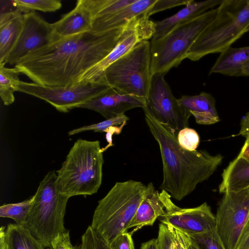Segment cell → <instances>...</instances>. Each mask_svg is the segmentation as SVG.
Returning a JSON list of instances; mask_svg holds the SVG:
<instances>
[{"label":"cell","mask_w":249,"mask_h":249,"mask_svg":"<svg viewBox=\"0 0 249 249\" xmlns=\"http://www.w3.org/2000/svg\"><path fill=\"white\" fill-rule=\"evenodd\" d=\"M125 26L101 33L90 31L59 37L27 54L14 67L41 85H77L88 70L113 49Z\"/></svg>","instance_id":"1"},{"label":"cell","mask_w":249,"mask_h":249,"mask_svg":"<svg viewBox=\"0 0 249 249\" xmlns=\"http://www.w3.org/2000/svg\"><path fill=\"white\" fill-rule=\"evenodd\" d=\"M143 111L146 124L160 147L163 165L160 189L181 200L214 173L223 157L212 155L205 150L189 151L182 148L177 133L160 123L147 110Z\"/></svg>","instance_id":"2"},{"label":"cell","mask_w":249,"mask_h":249,"mask_svg":"<svg viewBox=\"0 0 249 249\" xmlns=\"http://www.w3.org/2000/svg\"><path fill=\"white\" fill-rule=\"evenodd\" d=\"M103 153L99 141L78 139L56 171L58 192L69 198L96 193L102 182Z\"/></svg>","instance_id":"3"},{"label":"cell","mask_w":249,"mask_h":249,"mask_svg":"<svg viewBox=\"0 0 249 249\" xmlns=\"http://www.w3.org/2000/svg\"><path fill=\"white\" fill-rule=\"evenodd\" d=\"M249 32V0H222L212 22L196 39L186 58L196 61L221 53Z\"/></svg>","instance_id":"4"},{"label":"cell","mask_w":249,"mask_h":249,"mask_svg":"<svg viewBox=\"0 0 249 249\" xmlns=\"http://www.w3.org/2000/svg\"><path fill=\"white\" fill-rule=\"evenodd\" d=\"M146 190V185L141 181L116 182L98 201L91 227L109 244L119 234L127 231Z\"/></svg>","instance_id":"5"},{"label":"cell","mask_w":249,"mask_h":249,"mask_svg":"<svg viewBox=\"0 0 249 249\" xmlns=\"http://www.w3.org/2000/svg\"><path fill=\"white\" fill-rule=\"evenodd\" d=\"M56 177V172L50 171L40 182L22 226L48 249H53V240L67 231L64 218L69 197L57 190Z\"/></svg>","instance_id":"6"},{"label":"cell","mask_w":249,"mask_h":249,"mask_svg":"<svg viewBox=\"0 0 249 249\" xmlns=\"http://www.w3.org/2000/svg\"><path fill=\"white\" fill-rule=\"evenodd\" d=\"M216 8L180 24L161 38L151 41V72L166 74L186 58V54L196 39L212 22Z\"/></svg>","instance_id":"7"},{"label":"cell","mask_w":249,"mask_h":249,"mask_svg":"<svg viewBox=\"0 0 249 249\" xmlns=\"http://www.w3.org/2000/svg\"><path fill=\"white\" fill-rule=\"evenodd\" d=\"M151 44L143 40L111 64L99 82L146 100L150 87Z\"/></svg>","instance_id":"8"},{"label":"cell","mask_w":249,"mask_h":249,"mask_svg":"<svg viewBox=\"0 0 249 249\" xmlns=\"http://www.w3.org/2000/svg\"><path fill=\"white\" fill-rule=\"evenodd\" d=\"M110 88L108 85L101 82L62 87L41 85L20 81L17 86V91L43 100L57 110L67 113Z\"/></svg>","instance_id":"9"},{"label":"cell","mask_w":249,"mask_h":249,"mask_svg":"<svg viewBox=\"0 0 249 249\" xmlns=\"http://www.w3.org/2000/svg\"><path fill=\"white\" fill-rule=\"evenodd\" d=\"M249 217V188L224 194L215 215L216 231L225 249H237Z\"/></svg>","instance_id":"10"},{"label":"cell","mask_w":249,"mask_h":249,"mask_svg":"<svg viewBox=\"0 0 249 249\" xmlns=\"http://www.w3.org/2000/svg\"><path fill=\"white\" fill-rule=\"evenodd\" d=\"M165 74L152 75L146 106L147 110L160 123L178 133L188 127L191 115L183 109L164 79Z\"/></svg>","instance_id":"11"},{"label":"cell","mask_w":249,"mask_h":249,"mask_svg":"<svg viewBox=\"0 0 249 249\" xmlns=\"http://www.w3.org/2000/svg\"><path fill=\"white\" fill-rule=\"evenodd\" d=\"M155 22L144 14L131 20L124 27L116 45L102 60L88 70L80 78V83H97L105 70L130 51L137 44L151 39L155 31Z\"/></svg>","instance_id":"12"},{"label":"cell","mask_w":249,"mask_h":249,"mask_svg":"<svg viewBox=\"0 0 249 249\" xmlns=\"http://www.w3.org/2000/svg\"><path fill=\"white\" fill-rule=\"evenodd\" d=\"M165 213L161 223L187 234H198L215 229L216 218L209 205L204 202L192 208H181L175 205L165 191L160 192Z\"/></svg>","instance_id":"13"},{"label":"cell","mask_w":249,"mask_h":249,"mask_svg":"<svg viewBox=\"0 0 249 249\" xmlns=\"http://www.w3.org/2000/svg\"><path fill=\"white\" fill-rule=\"evenodd\" d=\"M58 37L52 23L45 20L34 11L24 13L21 33L4 63L15 65L29 53Z\"/></svg>","instance_id":"14"},{"label":"cell","mask_w":249,"mask_h":249,"mask_svg":"<svg viewBox=\"0 0 249 249\" xmlns=\"http://www.w3.org/2000/svg\"><path fill=\"white\" fill-rule=\"evenodd\" d=\"M145 106V99L111 88L100 95L80 105L78 108L93 110L108 119L124 114L133 108L143 109Z\"/></svg>","instance_id":"15"},{"label":"cell","mask_w":249,"mask_h":249,"mask_svg":"<svg viewBox=\"0 0 249 249\" xmlns=\"http://www.w3.org/2000/svg\"><path fill=\"white\" fill-rule=\"evenodd\" d=\"M222 0H206L195 1L194 0L174 15L155 22V31L152 41L157 40L171 31L177 26L194 19L205 12L218 6Z\"/></svg>","instance_id":"16"},{"label":"cell","mask_w":249,"mask_h":249,"mask_svg":"<svg viewBox=\"0 0 249 249\" xmlns=\"http://www.w3.org/2000/svg\"><path fill=\"white\" fill-rule=\"evenodd\" d=\"M93 21L92 15L83 0H78L71 11L52 25L56 35L62 37L91 31Z\"/></svg>","instance_id":"17"},{"label":"cell","mask_w":249,"mask_h":249,"mask_svg":"<svg viewBox=\"0 0 249 249\" xmlns=\"http://www.w3.org/2000/svg\"><path fill=\"white\" fill-rule=\"evenodd\" d=\"M165 213V206L160 192L155 189L152 182L146 185L145 196L139 205L127 229L134 228L133 232L146 226H152L159 217Z\"/></svg>","instance_id":"18"},{"label":"cell","mask_w":249,"mask_h":249,"mask_svg":"<svg viewBox=\"0 0 249 249\" xmlns=\"http://www.w3.org/2000/svg\"><path fill=\"white\" fill-rule=\"evenodd\" d=\"M181 107L193 115L197 124L210 125L220 121L215 100L210 93L201 92L196 95H183L178 99Z\"/></svg>","instance_id":"19"},{"label":"cell","mask_w":249,"mask_h":249,"mask_svg":"<svg viewBox=\"0 0 249 249\" xmlns=\"http://www.w3.org/2000/svg\"><path fill=\"white\" fill-rule=\"evenodd\" d=\"M156 1V0H136L114 14L94 19L91 31L101 33L123 27L133 18L145 13Z\"/></svg>","instance_id":"20"},{"label":"cell","mask_w":249,"mask_h":249,"mask_svg":"<svg viewBox=\"0 0 249 249\" xmlns=\"http://www.w3.org/2000/svg\"><path fill=\"white\" fill-rule=\"evenodd\" d=\"M24 14L18 9L0 15V64L5 62L21 33Z\"/></svg>","instance_id":"21"},{"label":"cell","mask_w":249,"mask_h":249,"mask_svg":"<svg viewBox=\"0 0 249 249\" xmlns=\"http://www.w3.org/2000/svg\"><path fill=\"white\" fill-rule=\"evenodd\" d=\"M249 61V46L230 47L221 53L210 70L209 74L220 73L231 76L242 75V67Z\"/></svg>","instance_id":"22"},{"label":"cell","mask_w":249,"mask_h":249,"mask_svg":"<svg viewBox=\"0 0 249 249\" xmlns=\"http://www.w3.org/2000/svg\"><path fill=\"white\" fill-rule=\"evenodd\" d=\"M249 188V161L237 156L222 174L219 192H238Z\"/></svg>","instance_id":"23"},{"label":"cell","mask_w":249,"mask_h":249,"mask_svg":"<svg viewBox=\"0 0 249 249\" xmlns=\"http://www.w3.org/2000/svg\"><path fill=\"white\" fill-rule=\"evenodd\" d=\"M0 245L8 249H45L41 243L26 229L17 224H9L0 229Z\"/></svg>","instance_id":"24"},{"label":"cell","mask_w":249,"mask_h":249,"mask_svg":"<svg viewBox=\"0 0 249 249\" xmlns=\"http://www.w3.org/2000/svg\"><path fill=\"white\" fill-rule=\"evenodd\" d=\"M5 63L0 64V96L5 106H9L15 101L14 93L17 91V86L20 81L19 72L14 67H5Z\"/></svg>","instance_id":"25"},{"label":"cell","mask_w":249,"mask_h":249,"mask_svg":"<svg viewBox=\"0 0 249 249\" xmlns=\"http://www.w3.org/2000/svg\"><path fill=\"white\" fill-rule=\"evenodd\" d=\"M11 2L17 9L24 13L34 10L54 12L62 7V2L59 0H14Z\"/></svg>","instance_id":"26"},{"label":"cell","mask_w":249,"mask_h":249,"mask_svg":"<svg viewBox=\"0 0 249 249\" xmlns=\"http://www.w3.org/2000/svg\"><path fill=\"white\" fill-rule=\"evenodd\" d=\"M32 197L23 201L6 204L0 207V216L13 219L16 224L22 226L25 222L32 202Z\"/></svg>","instance_id":"27"},{"label":"cell","mask_w":249,"mask_h":249,"mask_svg":"<svg viewBox=\"0 0 249 249\" xmlns=\"http://www.w3.org/2000/svg\"><path fill=\"white\" fill-rule=\"evenodd\" d=\"M187 235L199 249H225L215 229L204 233Z\"/></svg>","instance_id":"28"},{"label":"cell","mask_w":249,"mask_h":249,"mask_svg":"<svg viewBox=\"0 0 249 249\" xmlns=\"http://www.w3.org/2000/svg\"><path fill=\"white\" fill-rule=\"evenodd\" d=\"M129 118L125 114H122L117 116L106 119L102 122L85 125L70 130L68 132L69 136L74 135L84 131H93L94 132H105L108 128L113 126L120 125L124 123L127 122Z\"/></svg>","instance_id":"29"},{"label":"cell","mask_w":249,"mask_h":249,"mask_svg":"<svg viewBox=\"0 0 249 249\" xmlns=\"http://www.w3.org/2000/svg\"><path fill=\"white\" fill-rule=\"evenodd\" d=\"M81 249H111L108 243L89 226L81 238Z\"/></svg>","instance_id":"30"},{"label":"cell","mask_w":249,"mask_h":249,"mask_svg":"<svg viewBox=\"0 0 249 249\" xmlns=\"http://www.w3.org/2000/svg\"><path fill=\"white\" fill-rule=\"evenodd\" d=\"M177 139L179 145L189 151L196 150L200 142L198 133L195 129L188 127L178 131Z\"/></svg>","instance_id":"31"},{"label":"cell","mask_w":249,"mask_h":249,"mask_svg":"<svg viewBox=\"0 0 249 249\" xmlns=\"http://www.w3.org/2000/svg\"><path fill=\"white\" fill-rule=\"evenodd\" d=\"M175 230L171 226L160 223L157 238V249H171L175 240Z\"/></svg>","instance_id":"32"},{"label":"cell","mask_w":249,"mask_h":249,"mask_svg":"<svg viewBox=\"0 0 249 249\" xmlns=\"http://www.w3.org/2000/svg\"><path fill=\"white\" fill-rule=\"evenodd\" d=\"M136 1V0H106L94 20L114 14Z\"/></svg>","instance_id":"33"},{"label":"cell","mask_w":249,"mask_h":249,"mask_svg":"<svg viewBox=\"0 0 249 249\" xmlns=\"http://www.w3.org/2000/svg\"><path fill=\"white\" fill-rule=\"evenodd\" d=\"M192 0H156L154 4L144 13L148 17L156 13L176 6L185 5Z\"/></svg>","instance_id":"34"},{"label":"cell","mask_w":249,"mask_h":249,"mask_svg":"<svg viewBox=\"0 0 249 249\" xmlns=\"http://www.w3.org/2000/svg\"><path fill=\"white\" fill-rule=\"evenodd\" d=\"M108 244L111 249H135L132 234L127 231L119 234Z\"/></svg>","instance_id":"35"},{"label":"cell","mask_w":249,"mask_h":249,"mask_svg":"<svg viewBox=\"0 0 249 249\" xmlns=\"http://www.w3.org/2000/svg\"><path fill=\"white\" fill-rule=\"evenodd\" d=\"M52 246L53 249H81L80 245H72L68 230L59 234L53 241Z\"/></svg>","instance_id":"36"},{"label":"cell","mask_w":249,"mask_h":249,"mask_svg":"<svg viewBox=\"0 0 249 249\" xmlns=\"http://www.w3.org/2000/svg\"><path fill=\"white\" fill-rule=\"evenodd\" d=\"M126 124L127 122H125L120 125L111 126L105 130V132L107 133L106 138L107 142V144L104 148H102L103 152L107 150L109 147L113 145L112 139L113 135L114 134H120Z\"/></svg>","instance_id":"37"},{"label":"cell","mask_w":249,"mask_h":249,"mask_svg":"<svg viewBox=\"0 0 249 249\" xmlns=\"http://www.w3.org/2000/svg\"><path fill=\"white\" fill-rule=\"evenodd\" d=\"M237 249H249V217L238 244Z\"/></svg>","instance_id":"38"},{"label":"cell","mask_w":249,"mask_h":249,"mask_svg":"<svg viewBox=\"0 0 249 249\" xmlns=\"http://www.w3.org/2000/svg\"><path fill=\"white\" fill-rule=\"evenodd\" d=\"M175 230L176 231L175 243L176 249H187L186 234L177 230Z\"/></svg>","instance_id":"39"},{"label":"cell","mask_w":249,"mask_h":249,"mask_svg":"<svg viewBox=\"0 0 249 249\" xmlns=\"http://www.w3.org/2000/svg\"><path fill=\"white\" fill-rule=\"evenodd\" d=\"M238 135L245 137L249 135V112L246 113L241 121Z\"/></svg>","instance_id":"40"},{"label":"cell","mask_w":249,"mask_h":249,"mask_svg":"<svg viewBox=\"0 0 249 249\" xmlns=\"http://www.w3.org/2000/svg\"><path fill=\"white\" fill-rule=\"evenodd\" d=\"M246 138L245 143L238 156L249 161V135Z\"/></svg>","instance_id":"41"},{"label":"cell","mask_w":249,"mask_h":249,"mask_svg":"<svg viewBox=\"0 0 249 249\" xmlns=\"http://www.w3.org/2000/svg\"><path fill=\"white\" fill-rule=\"evenodd\" d=\"M140 249H157V239L154 238L143 243Z\"/></svg>","instance_id":"42"},{"label":"cell","mask_w":249,"mask_h":249,"mask_svg":"<svg viewBox=\"0 0 249 249\" xmlns=\"http://www.w3.org/2000/svg\"><path fill=\"white\" fill-rule=\"evenodd\" d=\"M186 236L187 249H199L196 244L190 239L187 234H186Z\"/></svg>","instance_id":"43"},{"label":"cell","mask_w":249,"mask_h":249,"mask_svg":"<svg viewBox=\"0 0 249 249\" xmlns=\"http://www.w3.org/2000/svg\"><path fill=\"white\" fill-rule=\"evenodd\" d=\"M242 75L243 76H249V61L242 67Z\"/></svg>","instance_id":"44"},{"label":"cell","mask_w":249,"mask_h":249,"mask_svg":"<svg viewBox=\"0 0 249 249\" xmlns=\"http://www.w3.org/2000/svg\"><path fill=\"white\" fill-rule=\"evenodd\" d=\"M0 249H8L4 245H0Z\"/></svg>","instance_id":"45"}]
</instances>
